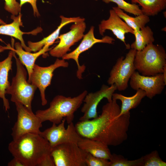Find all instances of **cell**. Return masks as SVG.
I'll return each instance as SVG.
<instances>
[{
    "instance_id": "obj_1",
    "label": "cell",
    "mask_w": 166,
    "mask_h": 166,
    "mask_svg": "<svg viewBox=\"0 0 166 166\" xmlns=\"http://www.w3.org/2000/svg\"><path fill=\"white\" fill-rule=\"evenodd\" d=\"M117 101L112 99L104 105L101 114L97 117L78 122L75 125L77 133L82 137L99 141L108 146H118L125 141L130 113L116 118L121 111Z\"/></svg>"
},
{
    "instance_id": "obj_2",
    "label": "cell",
    "mask_w": 166,
    "mask_h": 166,
    "mask_svg": "<svg viewBox=\"0 0 166 166\" xmlns=\"http://www.w3.org/2000/svg\"><path fill=\"white\" fill-rule=\"evenodd\" d=\"M9 151L26 166H38L44 158L50 155L49 142L39 134L29 133L13 140L9 144Z\"/></svg>"
},
{
    "instance_id": "obj_3",
    "label": "cell",
    "mask_w": 166,
    "mask_h": 166,
    "mask_svg": "<svg viewBox=\"0 0 166 166\" xmlns=\"http://www.w3.org/2000/svg\"><path fill=\"white\" fill-rule=\"evenodd\" d=\"M87 93V91L85 90L73 97L57 95L50 102L48 108L38 110L35 114L42 123L49 121L58 124L65 118L67 123L69 124L73 122L74 113L80 107Z\"/></svg>"
},
{
    "instance_id": "obj_4",
    "label": "cell",
    "mask_w": 166,
    "mask_h": 166,
    "mask_svg": "<svg viewBox=\"0 0 166 166\" xmlns=\"http://www.w3.org/2000/svg\"><path fill=\"white\" fill-rule=\"evenodd\" d=\"M134 65L136 70L142 75L153 76L162 73L166 65L164 48L153 43L148 45L142 50L136 51Z\"/></svg>"
},
{
    "instance_id": "obj_5",
    "label": "cell",
    "mask_w": 166,
    "mask_h": 166,
    "mask_svg": "<svg viewBox=\"0 0 166 166\" xmlns=\"http://www.w3.org/2000/svg\"><path fill=\"white\" fill-rule=\"evenodd\" d=\"M13 57L16 61V73L6 90V94L11 95V101L21 103L32 110V102L37 87L27 80V71L14 51Z\"/></svg>"
},
{
    "instance_id": "obj_6",
    "label": "cell",
    "mask_w": 166,
    "mask_h": 166,
    "mask_svg": "<svg viewBox=\"0 0 166 166\" xmlns=\"http://www.w3.org/2000/svg\"><path fill=\"white\" fill-rule=\"evenodd\" d=\"M136 51L131 49L125 58L121 56L117 59L110 72L107 80L109 85L114 84L119 91L127 89L128 81L136 70L134 61Z\"/></svg>"
},
{
    "instance_id": "obj_7",
    "label": "cell",
    "mask_w": 166,
    "mask_h": 166,
    "mask_svg": "<svg viewBox=\"0 0 166 166\" xmlns=\"http://www.w3.org/2000/svg\"><path fill=\"white\" fill-rule=\"evenodd\" d=\"M87 153L76 143H67L51 148L50 155L55 166H86Z\"/></svg>"
},
{
    "instance_id": "obj_8",
    "label": "cell",
    "mask_w": 166,
    "mask_h": 166,
    "mask_svg": "<svg viewBox=\"0 0 166 166\" xmlns=\"http://www.w3.org/2000/svg\"><path fill=\"white\" fill-rule=\"evenodd\" d=\"M15 104L18 115L17 121L12 128L13 140L27 133L39 134L42 122L38 117L22 104Z\"/></svg>"
},
{
    "instance_id": "obj_9",
    "label": "cell",
    "mask_w": 166,
    "mask_h": 166,
    "mask_svg": "<svg viewBox=\"0 0 166 166\" xmlns=\"http://www.w3.org/2000/svg\"><path fill=\"white\" fill-rule=\"evenodd\" d=\"M65 122L64 118L58 125L53 124L51 127L39 134L49 142L51 148L62 144L77 143L82 137L77 132L73 122L68 124L66 128Z\"/></svg>"
},
{
    "instance_id": "obj_10",
    "label": "cell",
    "mask_w": 166,
    "mask_h": 166,
    "mask_svg": "<svg viewBox=\"0 0 166 166\" xmlns=\"http://www.w3.org/2000/svg\"><path fill=\"white\" fill-rule=\"evenodd\" d=\"M68 62L62 59L57 58L54 63L46 67H42L35 64L28 82L38 88L40 94L42 105H45L47 100L45 95L46 88L51 84L53 73L57 69L67 67Z\"/></svg>"
},
{
    "instance_id": "obj_11",
    "label": "cell",
    "mask_w": 166,
    "mask_h": 166,
    "mask_svg": "<svg viewBox=\"0 0 166 166\" xmlns=\"http://www.w3.org/2000/svg\"><path fill=\"white\" fill-rule=\"evenodd\" d=\"M129 84L133 89H141L145 91L146 96L152 99L160 94L164 88L166 81L163 73L153 76H145L135 71L130 79Z\"/></svg>"
},
{
    "instance_id": "obj_12",
    "label": "cell",
    "mask_w": 166,
    "mask_h": 166,
    "mask_svg": "<svg viewBox=\"0 0 166 166\" xmlns=\"http://www.w3.org/2000/svg\"><path fill=\"white\" fill-rule=\"evenodd\" d=\"M117 90L116 85L114 84L108 86L103 85L100 89L94 93H87L83 102H84L81 111L83 115L79 119V121H85L97 117V106L102 99L106 98L108 102L112 100V96Z\"/></svg>"
},
{
    "instance_id": "obj_13",
    "label": "cell",
    "mask_w": 166,
    "mask_h": 166,
    "mask_svg": "<svg viewBox=\"0 0 166 166\" xmlns=\"http://www.w3.org/2000/svg\"><path fill=\"white\" fill-rule=\"evenodd\" d=\"M86 28L85 21L74 23L69 32L59 36V42L50 49V54L53 57L62 58L70 50L71 46L82 38Z\"/></svg>"
},
{
    "instance_id": "obj_14",
    "label": "cell",
    "mask_w": 166,
    "mask_h": 166,
    "mask_svg": "<svg viewBox=\"0 0 166 166\" xmlns=\"http://www.w3.org/2000/svg\"><path fill=\"white\" fill-rule=\"evenodd\" d=\"M94 28L93 26H91L88 32L84 35L79 45L73 51L67 53L61 58L65 60L72 59L75 61L78 69L77 76L80 79L82 78V74L85 69V65H81L79 64L78 59L80 54L90 48L96 43H102L113 44L115 41L113 38L108 36H104L101 39L96 38L94 35Z\"/></svg>"
},
{
    "instance_id": "obj_15",
    "label": "cell",
    "mask_w": 166,
    "mask_h": 166,
    "mask_svg": "<svg viewBox=\"0 0 166 166\" xmlns=\"http://www.w3.org/2000/svg\"><path fill=\"white\" fill-rule=\"evenodd\" d=\"M98 27L101 35L104 36L106 30H110L117 39L124 43L126 49L130 48V45L126 43L125 35L128 33L133 34L134 30L121 19L113 9L109 10V18L101 21Z\"/></svg>"
},
{
    "instance_id": "obj_16",
    "label": "cell",
    "mask_w": 166,
    "mask_h": 166,
    "mask_svg": "<svg viewBox=\"0 0 166 166\" xmlns=\"http://www.w3.org/2000/svg\"><path fill=\"white\" fill-rule=\"evenodd\" d=\"M22 14L21 13L17 16L11 15V18L13 22L8 24L0 25V34L9 36L18 40L23 48L26 51L31 52L30 48L26 45L23 38L24 34H32L35 35L41 32L42 29L39 27L33 31L29 32L22 31L20 27L23 26L22 20Z\"/></svg>"
},
{
    "instance_id": "obj_17",
    "label": "cell",
    "mask_w": 166,
    "mask_h": 166,
    "mask_svg": "<svg viewBox=\"0 0 166 166\" xmlns=\"http://www.w3.org/2000/svg\"><path fill=\"white\" fill-rule=\"evenodd\" d=\"M12 50L14 51L18 56V58L23 65L25 66L28 75V81L33 71V68L37 59L41 55L49 51V45H45L40 50L32 53L25 50L19 42H16L12 45Z\"/></svg>"
},
{
    "instance_id": "obj_18",
    "label": "cell",
    "mask_w": 166,
    "mask_h": 166,
    "mask_svg": "<svg viewBox=\"0 0 166 166\" xmlns=\"http://www.w3.org/2000/svg\"><path fill=\"white\" fill-rule=\"evenodd\" d=\"M61 22L57 29L48 36L44 38L41 40L36 42L28 41L27 42L28 46L31 49V52H35L41 50L45 45H52L59 36L61 30L65 25L71 23H75L81 21H84L85 19L80 17L67 18L63 16H60Z\"/></svg>"
},
{
    "instance_id": "obj_19",
    "label": "cell",
    "mask_w": 166,
    "mask_h": 166,
    "mask_svg": "<svg viewBox=\"0 0 166 166\" xmlns=\"http://www.w3.org/2000/svg\"><path fill=\"white\" fill-rule=\"evenodd\" d=\"M77 144L80 148L95 157L109 160L112 154L108 146L99 141L82 137Z\"/></svg>"
},
{
    "instance_id": "obj_20",
    "label": "cell",
    "mask_w": 166,
    "mask_h": 166,
    "mask_svg": "<svg viewBox=\"0 0 166 166\" xmlns=\"http://www.w3.org/2000/svg\"><path fill=\"white\" fill-rule=\"evenodd\" d=\"M13 54L14 51L10 50L7 57L0 61V98L3 100L6 111L10 109L9 102L5 95L6 90L10 84L8 81V75L10 70H12Z\"/></svg>"
},
{
    "instance_id": "obj_21",
    "label": "cell",
    "mask_w": 166,
    "mask_h": 166,
    "mask_svg": "<svg viewBox=\"0 0 166 166\" xmlns=\"http://www.w3.org/2000/svg\"><path fill=\"white\" fill-rule=\"evenodd\" d=\"M136 91L134 95L130 97L125 96L117 93H113L112 99L120 100L122 103L120 112L116 118L130 112V110L136 108L140 104L142 99L146 96L145 93L143 90L139 89Z\"/></svg>"
},
{
    "instance_id": "obj_22",
    "label": "cell",
    "mask_w": 166,
    "mask_h": 166,
    "mask_svg": "<svg viewBox=\"0 0 166 166\" xmlns=\"http://www.w3.org/2000/svg\"><path fill=\"white\" fill-rule=\"evenodd\" d=\"M135 41L130 45V48L137 51L143 49L148 45L155 41L153 33L148 26H145L140 29L134 30Z\"/></svg>"
},
{
    "instance_id": "obj_23",
    "label": "cell",
    "mask_w": 166,
    "mask_h": 166,
    "mask_svg": "<svg viewBox=\"0 0 166 166\" xmlns=\"http://www.w3.org/2000/svg\"><path fill=\"white\" fill-rule=\"evenodd\" d=\"M113 9L117 15L134 30L140 29L150 21L149 17L144 14L134 17L129 16L117 7H113Z\"/></svg>"
},
{
    "instance_id": "obj_24",
    "label": "cell",
    "mask_w": 166,
    "mask_h": 166,
    "mask_svg": "<svg viewBox=\"0 0 166 166\" xmlns=\"http://www.w3.org/2000/svg\"><path fill=\"white\" fill-rule=\"evenodd\" d=\"M131 0L132 3L138 4L143 13L149 17L157 15L166 7V0Z\"/></svg>"
},
{
    "instance_id": "obj_25",
    "label": "cell",
    "mask_w": 166,
    "mask_h": 166,
    "mask_svg": "<svg viewBox=\"0 0 166 166\" xmlns=\"http://www.w3.org/2000/svg\"><path fill=\"white\" fill-rule=\"evenodd\" d=\"M110 166H142V156L136 160H128L123 156L115 153L112 154Z\"/></svg>"
},
{
    "instance_id": "obj_26",
    "label": "cell",
    "mask_w": 166,
    "mask_h": 166,
    "mask_svg": "<svg viewBox=\"0 0 166 166\" xmlns=\"http://www.w3.org/2000/svg\"><path fill=\"white\" fill-rule=\"evenodd\" d=\"M106 4L110 2L116 3L117 7L124 11L138 16L143 14L138 6L136 4L130 3L124 0H102Z\"/></svg>"
},
{
    "instance_id": "obj_27",
    "label": "cell",
    "mask_w": 166,
    "mask_h": 166,
    "mask_svg": "<svg viewBox=\"0 0 166 166\" xmlns=\"http://www.w3.org/2000/svg\"><path fill=\"white\" fill-rule=\"evenodd\" d=\"M142 166H166V163L159 156L157 150H154L142 156Z\"/></svg>"
},
{
    "instance_id": "obj_28",
    "label": "cell",
    "mask_w": 166,
    "mask_h": 166,
    "mask_svg": "<svg viewBox=\"0 0 166 166\" xmlns=\"http://www.w3.org/2000/svg\"><path fill=\"white\" fill-rule=\"evenodd\" d=\"M85 162L87 166H110L109 160L95 157L87 153L85 159Z\"/></svg>"
},
{
    "instance_id": "obj_29",
    "label": "cell",
    "mask_w": 166,
    "mask_h": 166,
    "mask_svg": "<svg viewBox=\"0 0 166 166\" xmlns=\"http://www.w3.org/2000/svg\"><path fill=\"white\" fill-rule=\"evenodd\" d=\"M4 9L12 15L17 16L20 13L21 7L16 0H4Z\"/></svg>"
},
{
    "instance_id": "obj_30",
    "label": "cell",
    "mask_w": 166,
    "mask_h": 166,
    "mask_svg": "<svg viewBox=\"0 0 166 166\" xmlns=\"http://www.w3.org/2000/svg\"><path fill=\"white\" fill-rule=\"evenodd\" d=\"M37 0H20V5L21 7L23 5L26 3H29L33 9L34 15V16L38 17L40 14L37 6Z\"/></svg>"
},
{
    "instance_id": "obj_31",
    "label": "cell",
    "mask_w": 166,
    "mask_h": 166,
    "mask_svg": "<svg viewBox=\"0 0 166 166\" xmlns=\"http://www.w3.org/2000/svg\"><path fill=\"white\" fill-rule=\"evenodd\" d=\"M38 166H55V165L52 157L49 155L43 159Z\"/></svg>"
},
{
    "instance_id": "obj_32",
    "label": "cell",
    "mask_w": 166,
    "mask_h": 166,
    "mask_svg": "<svg viewBox=\"0 0 166 166\" xmlns=\"http://www.w3.org/2000/svg\"><path fill=\"white\" fill-rule=\"evenodd\" d=\"M8 166H26L24 163L18 158H14L8 163Z\"/></svg>"
},
{
    "instance_id": "obj_33",
    "label": "cell",
    "mask_w": 166,
    "mask_h": 166,
    "mask_svg": "<svg viewBox=\"0 0 166 166\" xmlns=\"http://www.w3.org/2000/svg\"><path fill=\"white\" fill-rule=\"evenodd\" d=\"M12 46L9 44L6 46L0 45V53L6 50H11Z\"/></svg>"
},
{
    "instance_id": "obj_34",
    "label": "cell",
    "mask_w": 166,
    "mask_h": 166,
    "mask_svg": "<svg viewBox=\"0 0 166 166\" xmlns=\"http://www.w3.org/2000/svg\"><path fill=\"white\" fill-rule=\"evenodd\" d=\"M164 80L166 81V65L164 67L163 72Z\"/></svg>"
},
{
    "instance_id": "obj_35",
    "label": "cell",
    "mask_w": 166,
    "mask_h": 166,
    "mask_svg": "<svg viewBox=\"0 0 166 166\" xmlns=\"http://www.w3.org/2000/svg\"><path fill=\"white\" fill-rule=\"evenodd\" d=\"M6 24V22H5L4 21H3L0 18V25H3L5 24Z\"/></svg>"
}]
</instances>
